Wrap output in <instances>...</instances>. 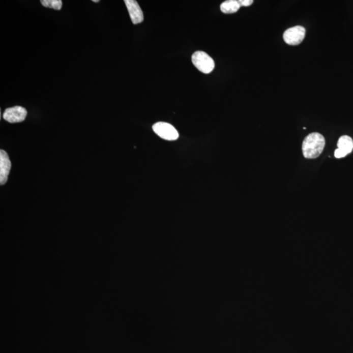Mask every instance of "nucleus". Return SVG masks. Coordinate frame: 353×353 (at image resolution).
I'll list each match as a JSON object with an SVG mask.
<instances>
[{
  "label": "nucleus",
  "mask_w": 353,
  "mask_h": 353,
  "mask_svg": "<svg viewBox=\"0 0 353 353\" xmlns=\"http://www.w3.org/2000/svg\"><path fill=\"white\" fill-rule=\"evenodd\" d=\"M93 2H96V3H98V2H99V0H93Z\"/></svg>",
  "instance_id": "nucleus-13"
},
{
  "label": "nucleus",
  "mask_w": 353,
  "mask_h": 353,
  "mask_svg": "<svg viewBox=\"0 0 353 353\" xmlns=\"http://www.w3.org/2000/svg\"><path fill=\"white\" fill-rule=\"evenodd\" d=\"M338 148L344 151L348 155L352 152L353 150V141L351 137L348 136H343L339 139Z\"/></svg>",
  "instance_id": "nucleus-9"
},
{
  "label": "nucleus",
  "mask_w": 353,
  "mask_h": 353,
  "mask_svg": "<svg viewBox=\"0 0 353 353\" xmlns=\"http://www.w3.org/2000/svg\"><path fill=\"white\" fill-rule=\"evenodd\" d=\"M192 62L195 67L205 74L210 73L215 68L214 61L203 51L195 52L192 56Z\"/></svg>",
  "instance_id": "nucleus-2"
},
{
  "label": "nucleus",
  "mask_w": 353,
  "mask_h": 353,
  "mask_svg": "<svg viewBox=\"0 0 353 353\" xmlns=\"http://www.w3.org/2000/svg\"><path fill=\"white\" fill-rule=\"evenodd\" d=\"M11 163L8 153L4 150L0 151V184L3 185L7 182Z\"/></svg>",
  "instance_id": "nucleus-7"
},
{
  "label": "nucleus",
  "mask_w": 353,
  "mask_h": 353,
  "mask_svg": "<svg viewBox=\"0 0 353 353\" xmlns=\"http://www.w3.org/2000/svg\"><path fill=\"white\" fill-rule=\"evenodd\" d=\"M41 3L45 8L54 9L55 10H61L63 6L61 0H41Z\"/></svg>",
  "instance_id": "nucleus-10"
},
{
  "label": "nucleus",
  "mask_w": 353,
  "mask_h": 353,
  "mask_svg": "<svg viewBox=\"0 0 353 353\" xmlns=\"http://www.w3.org/2000/svg\"><path fill=\"white\" fill-rule=\"evenodd\" d=\"M125 3L129 13L130 18L134 24L143 21V13L136 0H125Z\"/></svg>",
  "instance_id": "nucleus-6"
},
{
  "label": "nucleus",
  "mask_w": 353,
  "mask_h": 353,
  "mask_svg": "<svg viewBox=\"0 0 353 353\" xmlns=\"http://www.w3.org/2000/svg\"><path fill=\"white\" fill-rule=\"evenodd\" d=\"M240 5V6L248 7L253 4V0H239L238 1Z\"/></svg>",
  "instance_id": "nucleus-12"
},
{
  "label": "nucleus",
  "mask_w": 353,
  "mask_h": 353,
  "mask_svg": "<svg viewBox=\"0 0 353 353\" xmlns=\"http://www.w3.org/2000/svg\"><path fill=\"white\" fill-rule=\"evenodd\" d=\"M325 146L324 136L318 132L311 133L302 143V153L306 159H316L321 155Z\"/></svg>",
  "instance_id": "nucleus-1"
},
{
  "label": "nucleus",
  "mask_w": 353,
  "mask_h": 353,
  "mask_svg": "<svg viewBox=\"0 0 353 353\" xmlns=\"http://www.w3.org/2000/svg\"><path fill=\"white\" fill-rule=\"evenodd\" d=\"M153 131L161 138L168 141H174L178 139L179 133L175 127L170 124L159 122L153 126Z\"/></svg>",
  "instance_id": "nucleus-3"
},
{
  "label": "nucleus",
  "mask_w": 353,
  "mask_h": 353,
  "mask_svg": "<svg viewBox=\"0 0 353 353\" xmlns=\"http://www.w3.org/2000/svg\"><path fill=\"white\" fill-rule=\"evenodd\" d=\"M27 115L26 109L21 106H15L6 109L3 114L4 120L10 123H21Z\"/></svg>",
  "instance_id": "nucleus-5"
},
{
  "label": "nucleus",
  "mask_w": 353,
  "mask_h": 353,
  "mask_svg": "<svg viewBox=\"0 0 353 353\" xmlns=\"http://www.w3.org/2000/svg\"><path fill=\"white\" fill-rule=\"evenodd\" d=\"M306 36V29L302 26H296L286 30L283 34V40L286 44L298 45L303 41Z\"/></svg>",
  "instance_id": "nucleus-4"
},
{
  "label": "nucleus",
  "mask_w": 353,
  "mask_h": 353,
  "mask_svg": "<svg viewBox=\"0 0 353 353\" xmlns=\"http://www.w3.org/2000/svg\"><path fill=\"white\" fill-rule=\"evenodd\" d=\"M240 8L239 2L236 0H228L222 2L221 5V11L225 14L235 13Z\"/></svg>",
  "instance_id": "nucleus-8"
},
{
  "label": "nucleus",
  "mask_w": 353,
  "mask_h": 353,
  "mask_svg": "<svg viewBox=\"0 0 353 353\" xmlns=\"http://www.w3.org/2000/svg\"><path fill=\"white\" fill-rule=\"evenodd\" d=\"M334 155H335V157L337 158V159H341V158L346 157V156H347V155L346 154L344 151H343L342 150H340V149L338 148L335 151V153H334Z\"/></svg>",
  "instance_id": "nucleus-11"
}]
</instances>
